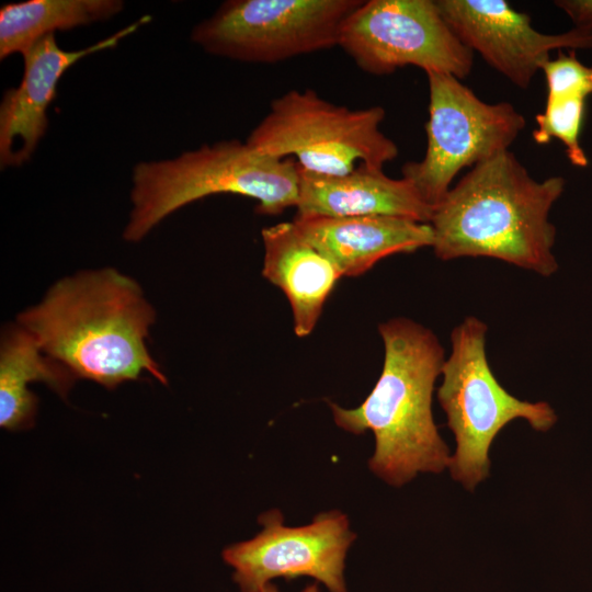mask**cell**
I'll use <instances>...</instances> for the list:
<instances>
[{"mask_svg": "<svg viewBox=\"0 0 592 592\" xmlns=\"http://www.w3.org/2000/svg\"><path fill=\"white\" fill-rule=\"evenodd\" d=\"M155 317L139 284L105 267L57 281L16 323L77 378L115 388L143 372L167 384L146 345Z\"/></svg>", "mask_w": 592, "mask_h": 592, "instance_id": "1", "label": "cell"}, {"mask_svg": "<svg viewBox=\"0 0 592 592\" xmlns=\"http://www.w3.org/2000/svg\"><path fill=\"white\" fill-rule=\"evenodd\" d=\"M562 177L538 181L510 150L473 167L433 209L437 259L492 258L549 277L558 270L549 212Z\"/></svg>", "mask_w": 592, "mask_h": 592, "instance_id": "2", "label": "cell"}, {"mask_svg": "<svg viewBox=\"0 0 592 592\" xmlns=\"http://www.w3.org/2000/svg\"><path fill=\"white\" fill-rule=\"evenodd\" d=\"M384 343L382 373L356 408L329 406L334 422L353 434L372 431L371 470L392 486L418 473H441L449 466V449L432 414V396L442 374L444 349L429 328L405 317L380 322Z\"/></svg>", "mask_w": 592, "mask_h": 592, "instance_id": "3", "label": "cell"}, {"mask_svg": "<svg viewBox=\"0 0 592 592\" xmlns=\"http://www.w3.org/2000/svg\"><path fill=\"white\" fill-rule=\"evenodd\" d=\"M132 182V210L123 231L128 242L140 241L175 210L213 194L253 198L258 213L270 216L296 207L299 195L296 162L237 139L203 145L169 160L138 162Z\"/></svg>", "mask_w": 592, "mask_h": 592, "instance_id": "4", "label": "cell"}, {"mask_svg": "<svg viewBox=\"0 0 592 592\" xmlns=\"http://www.w3.org/2000/svg\"><path fill=\"white\" fill-rule=\"evenodd\" d=\"M487 325L475 316L453 329L451 353L437 388L439 402L456 440L451 474L468 490L488 476L490 446L506 424L524 419L544 432L557 420L547 402L520 400L501 386L487 358Z\"/></svg>", "mask_w": 592, "mask_h": 592, "instance_id": "5", "label": "cell"}, {"mask_svg": "<svg viewBox=\"0 0 592 592\" xmlns=\"http://www.w3.org/2000/svg\"><path fill=\"white\" fill-rule=\"evenodd\" d=\"M382 106L335 105L310 89L292 90L270 104L247 143L281 159L296 157L298 167L319 175H342L360 164L383 169L398 147L379 128Z\"/></svg>", "mask_w": 592, "mask_h": 592, "instance_id": "6", "label": "cell"}, {"mask_svg": "<svg viewBox=\"0 0 592 592\" xmlns=\"http://www.w3.org/2000/svg\"><path fill=\"white\" fill-rule=\"evenodd\" d=\"M425 73L426 149L421 160L406 162L401 173L434 209L462 169L509 150L526 121L511 103H487L451 73Z\"/></svg>", "mask_w": 592, "mask_h": 592, "instance_id": "7", "label": "cell"}, {"mask_svg": "<svg viewBox=\"0 0 592 592\" xmlns=\"http://www.w3.org/2000/svg\"><path fill=\"white\" fill-rule=\"evenodd\" d=\"M362 0H228L191 32L212 55L273 64L338 46Z\"/></svg>", "mask_w": 592, "mask_h": 592, "instance_id": "8", "label": "cell"}, {"mask_svg": "<svg viewBox=\"0 0 592 592\" xmlns=\"http://www.w3.org/2000/svg\"><path fill=\"white\" fill-rule=\"evenodd\" d=\"M338 46L374 76L414 66L463 79L474 62L436 0H362L344 20Z\"/></svg>", "mask_w": 592, "mask_h": 592, "instance_id": "9", "label": "cell"}, {"mask_svg": "<svg viewBox=\"0 0 592 592\" xmlns=\"http://www.w3.org/2000/svg\"><path fill=\"white\" fill-rule=\"evenodd\" d=\"M262 531L253 538L228 546L225 562L235 570L241 592H258L273 579L310 577L329 592H348L344 562L356 535L338 510L319 513L303 526L284 525L280 510L259 516Z\"/></svg>", "mask_w": 592, "mask_h": 592, "instance_id": "10", "label": "cell"}, {"mask_svg": "<svg viewBox=\"0 0 592 592\" xmlns=\"http://www.w3.org/2000/svg\"><path fill=\"white\" fill-rule=\"evenodd\" d=\"M458 39L514 86L526 89L555 49H592V31L544 34L504 0H436Z\"/></svg>", "mask_w": 592, "mask_h": 592, "instance_id": "11", "label": "cell"}, {"mask_svg": "<svg viewBox=\"0 0 592 592\" xmlns=\"http://www.w3.org/2000/svg\"><path fill=\"white\" fill-rule=\"evenodd\" d=\"M150 20V15H143L109 37L79 50L59 47L55 34L36 42L23 56L21 83L5 91L0 104L1 168L19 167L31 159L47 129V109L56 95L57 84L72 65L91 54L115 47Z\"/></svg>", "mask_w": 592, "mask_h": 592, "instance_id": "12", "label": "cell"}, {"mask_svg": "<svg viewBox=\"0 0 592 592\" xmlns=\"http://www.w3.org/2000/svg\"><path fill=\"white\" fill-rule=\"evenodd\" d=\"M298 169L296 217L392 216L430 224L433 208L405 178L365 164L329 177Z\"/></svg>", "mask_w": 592, "mask_h": 592, "instance_id": "13", "label": "cell"}, {"mask_svg": "<svg viewBox=\"0 0 592 592\" xmlns=\"http://www.w3.org/2000/svg\"><path fill=\"white\" fill-rule=\"evenodd\" d=\"M299 232L342 276H360L382 259L432 247L429 223L392 216L294 217Z\"/></svg>", "mask_w": 592, "mask_h": 592, "instance_id": "14", "label": "cell"}, {"mask_svg": "<svg viewBox=\"0 0 592 592\" xmlns=\"http://www.w3.org/2000/svg\"><path fill=\"white\" fill-rule=\"evenodd\" d=\"M261 236L264 244L262 275L287 297L295 334L307 337L342 275L293 221L265 227Z\"/></svg>", "mask_w": 592, "mask_h": 592, "instance_id": "15", "label": "cell"}, {"mask_svg": "<svg viewBox=\"0 0 592 592\" xmlns=\"http://www.w3.org/2000/svg\"><path fill=\"white\" fill-rule=\"evenodd\" d=\"M76 376L46 355L35 339L18 323L7 327L0 343V425L20 430L32 425L37 398L27 385L43 382L66 397Z\"/></svg>", "mask_w": 592, "mask_h": 592, "instance_id": "16", "label": "cell"}, {"mask_svg": "<svg viewBox=\"0 0 592 592\" xmlns=\"http://www.w3.org/2000/svg\"><path fill=\"white\" fill-rule=\"evenodd\" d=\"M124 8L121 0H29L0 9V58L24 56L55 31L105 21Z\"/></svg>", "mask_w": 592, "mask_h": 592, "instance_id": "17", "label": "cell"}, {"mask_svg": "<svg viewBox=\"0 0 592 592\" xmlns=\"http://www.w3.org/2000/svg\"><path fill=\"white\" fill-rule=\"evenodd\" d=\"M584 107L585 98L580 95L547 99L544 112L536 116L533 139L540 145L553 138L560 140L569 161L577 167H587L589 160L580 145Z\"/></svg>", "mask_w": 592, "mask_h": 592, "instance_id": "18", "label": "cell"}, {"mask_svg": "<svg viewBox=\"0 0 592 592\" xmlns=\"http://www.w3.org/2000/svg\"><path fill=\"white\" fill-rule=\"evenodd\" d=\"M542 71L546 78L547 99L592 95V67L578 60L574 50L559 52L557 58H549L544 64Z\"/></svg>", "mask_w": 592, "mask_h": 592, "instance_id": "19", "label": "cell"}, {"mask_svg": "<svg viewBox=\"0 0 592 592\" xmlns=\"http://www.w3.org/2000/svg\"><path fill=\"white\" fill-rule=\"evenodd\" d=\"M554 3L571 19L576 29L592 31V0H557Z\"/></svg>", "mask_w": 592, "mask_h": 592, "instance_id": "20", "label": "cell"}, {"mask_svg": "<svg viewBox=\"0 0 592 592\" xmlns=\"http://www.w3.org/2000/svg\"><path fill=\"white\" fill-rule=\"evenodd\" d=\"M258 592H280V591L273 583H269ZM300 592H319L317 582L308 584Z\"/></svg>", "mask_w": 592, "mask_h": 592, "instance_id": "21", "label": "cell"}]
</instances>
